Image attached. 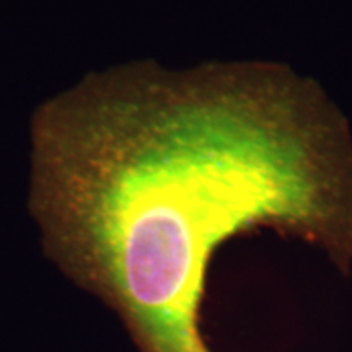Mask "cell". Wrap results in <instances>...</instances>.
Wrapping results in <instances>:
<instances>
[{
    "instance_id": "6da1fadb",
    "label": "cell",
    "mask_w": 352,
    "mask_h": 352,
    "mask_svg": "<svg viewBox=\"0 0 352 352\" xmlns=\"http://www.w3.org/2000/svg\"><path fill=\"white\" fill-rule=\"evenodd\" d=\"M32 206L51 254L142 352H210L215 250L274 228L352 266V135L324 90L264 60L95 74L32 132Z\"/></svg>"
}]
</instances>
